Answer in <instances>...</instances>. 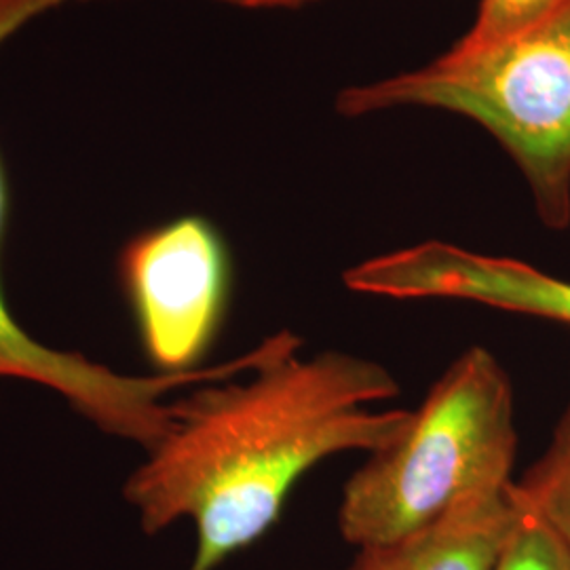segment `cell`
I'll use <instances>...</instances> for the list:
<instances>
[{"label": "cell", "mask_w": 570, "mask_h": 570, "mask_svg": "<svg viewBox=\"0 0 570 570\" xmlns=\"http://www.w3.org/2000/svg\"><path fill=\"white\" fill-rule=\"evenodd\" d=\"M387 367L343 351L298 353L249 381L205 383L174 402L176 425L148 452L122 494L146 534L188 518V570H216L271 529L308 469L338 452L389 446L412 410H372L397 395Z\"/></svg>", "instance_id": "obj_1"}, {"label": "cell", "mask_w": 570, "mask_h": 570, "mask_svg": "<svg viewBox=\"0 0 570 570\" xmlns=\"http://www.w3.org/2000/svg\"><path fill=\"white\" fill-rule=\"evenodd\" d=\"M515 450L510 376L489 348L471 346L412 410L406 429L351 475L338 530L366 548L425 529L471 492L513 487Z\"/></svg>", "instance_id": "obj_2"}, {"label": "cell", "mask_w": 570, "mask_h": 570, "mask_svg": "<svg viewBox=\"0 0 570 570\" xmlns=\"http://www.w3.org/2000/svg\"><path fill=\"white\" fill-rule=\"evenodd\" d=\"M336 106L346 117L423 106L480 122L518 165L541 223L570 225V2L508 41L348 87Z\"/></svg>", "instance_id": "obj_3"}, {"label": "cell", "mask_w": 570, "mask_h": 570, "mask_svg": "<svg viewBox=\"0 0 570 570\" xmlns=\"http://www.w3.org/2000/svg\"><path fill=\"white\" fill-rule=\"evenodd\" d=\"M117 277L157 374L204 367L233 292V261L220 230L204 216L140 230L122 245Z\"/></svg>", "instance_id": "obj_4"}, {"label": "cell", "mask_w": 570, "mask_h": 570, "mask_svg": "<svg viewBox=\"0 0 570 570\" xmlns=\"http://www.w3.org/2000/svg\"><path fill=\"white\" fill-rule=\"evenodd\" d=\"M68 0H0V45L28 21ZM9 214V186L0 159V256ZM214 367L178 374L127 376L87 360L81 353L58 351L30 336L11 315L0 282V381L20 379L60 393L68 406L110 435L140 444L146 452L159 446L176 425V407L165 395L209 383Z\"/></svg>", "instance_id": "obj_5"}, {"label": "cell", "mask_w": 570, "mask_h": 570, "mask_svg": "<svg viewBox=\"0 0 570 570\" xmlns=\"http://www.w3.org/2000/svg\"><path fill=\"white\" fill-rule=\"evenodd\" d=\"M348 289L387 298H446L570 326V282L537 266L425 242L374 256L343 275Z\"/></svg>", "instance_id": "obj_6"}, {"label": "cell", "mask_w": 570, "mask_h": 570, "mask_svg": "<svg viewBox=\"0 0 570 570\" xmlns=\"http://www.w3.org/2000/svg\"><path fill=\"white\" fill-rule=\"evenodd\" d=\"M518 511L513 487L471 492L425 529L357 548L346 570H494Z\"/></svg>", "instance_id": "obj_7"}, {"label": "cell", "mask_w": 570, "mask_h": 570, "mask_svg": "<svg viewBox=\"0 0 570 570\" xmlns=\"http://www.w3.org/2000/svg\"><path fill=\"white\" fill-rule=\"evenodd\" d=\"M513 494L570 546V404L556 425L550 446L515 480Z\"/></svg>", "instance_id": "obj_8"}, {"label": "cell", "mask_w": 570, "mask_h": 570, "mask_svg": "<svg viewBox=\"0 0 570 570\" xmlns=\"http://www.w3.org/2000/svg\"><path fill=\"white\" fill-rule=\"evenodd\" d=\"M570 0H480L478 16L468 35L452 47V51H478L529 30L539 21L548 20Z\"/></svg>", "instance_id": "obj_9"}, {"label": "cell", "mask_w": 570, "mask_h": 570, "mask_svg": "<svg viewBox=\"0 0 570 570\" xmlns=\"http://www.w3.org/2000/svg\"><path fill=\"white\" fill-rule=\"evenodd\" d=\"M518 508V520L494 570H570L569 543L539 513L520 501Z\"/></svg>", "instance_id": "obj_10"}, {"label": "cell", "mask_w": 570, "mask_h": 570, "mask_svg": "<svg viewBox=\"0 0 570 570\" xmlns=\"http://www.w3.org/2000/svg\"><path fill=\"white\" fill-rule=\"evenodd\" d=\"M220 2H228V4H237V7H245V9H279V7H301L311 0H220Z\"/></svg>", "instance_id": "obj_11"}]
</instances>
